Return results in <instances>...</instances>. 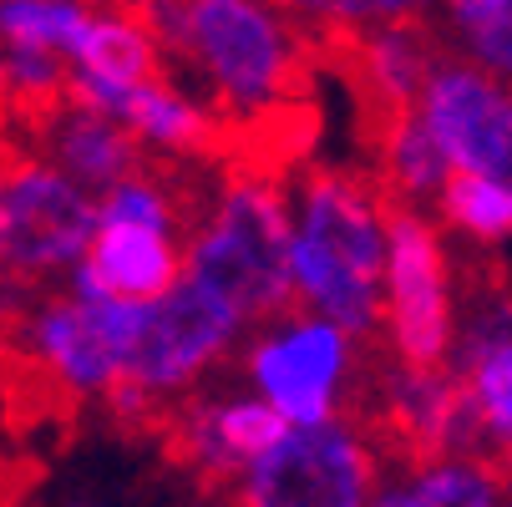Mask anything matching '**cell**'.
<instances>
[{"label":"cell","mask_w":512,"mask_h":507,"mask_svg":"<svg viewBox=\"0 0 512 507\" xmlns=\"http://www.w3.org/2000/svg\"><path fill=\"white\" fill-rule=\"evenodd\" d=\"M386 203L345 173H310L300 188V224L289 239V279L325 325L345 340L371 335L381 320Z\"/></svg>","instance_id":"1"},{"label":"cell","mask_w":512,"mask_h":507,"mask_svg":"<svg viewBox=\"0 0 512 507\" xmlns=\"http://www.w3.org/2000/svg\"><path fill=\"white\" fill-rule=\"evenodd\" d=\"M289 239L295 219L264 178H239L213 203L198 244L188 249L183 274L234 310V320H279L295 305V279H289Z\"/></svg>","instance_id":"2"},{"label":"cell","mask_w":512,"mask_h":507,"mask_svg":"<svg viewBox=\"0 0 512 507\" xmlns=\"http://www.w3.org/2000/svg\"><path fill=\"white\" fill-rule=\"evenodd\" d=\"M183 66L203 71L218 102L234 112H259L295 87L300 46L289 26L249 0H198L188 6V36L178 51Z\"/></svg>","instance_id":"3"},{"label":"cell","mask_w":512,"mask_h":507,"mask_svg":"<svg viewBox=\"0 0 512 507\" xmlns=\"http://www.w3.org/2000/svg\"><path fill=\"white\" fill-rule=\"evenodd\" d=\"M97 239V198L41 158L0 163V274L41 279L77 269Z\"/></svg>","instance_id":"4"},{"label":"cell","mask_w":512,"mask_h":507,"mask_svg":"<svg viewBox=\"0 0 512 507\" xmlns=\"http://www.w3.org/2000/svg\"><path fill=\"white\" fill-rule=\"evenodd\" d=\"M376 497V457L345 421L289 426L244 467L239 507H365Z\"/></svg>","instance_id":"5"},{"label":"cell","mask_w":512,"mask_h":507,"mask_svg":"<svg viewBox=\"0 0 512 507\" xmlns=\"http://www.w3.org/2000/svg\"><path fill=\"white\" fill-rule=\"evenodd\" d=\"M239 335L234 310L203 289L193 274H178V284L163 300L142 305L137 335L122 355V376L127 386H137L142 396H163V391H183L203 366H213Z\"/></svg>","instance_id":"6"},{"label":"cell","mask_w":512,"mask_h":507,"mask_svg":"<svg viewBox=\"0 0 512 507\" xmlns=\"http://www.w3.org/2000/svg\"><path fill=\"white\" fill-rule=\"evenodd\" d=\"M416 117L431 132L452 173L492 178L512 188V87L472 61H436L416 97Z\"/></svg>","instance_id":"7"},{"label":"cell","mask_w":512,"mask_h":507,"mask_svg":"<svg viewBox=\"0 0 512 507\" xmlns=\"http://www.w3.org/2000/svg\"><path fill=\"white\" fill-rule=\"evenodd\" d=\"M386 310L406 371L442 366L452 350L447 259L431 224L411 208H386Z\"/></svg>","instance_id":"8"},{"label":"cell","mask_w":512,"mask_h":507,"mask_svg":"<svg viewBox=\"0 0 512 507\" xmlns=\"http://www.w3.org/2000/svg\"><path fill=\"white\" fill-rule=\"evenodd\" d=\"M345 366H350V340L325 320H305L264 335L254 345L249 376L264 391V406L279 411L284 426H320L335 421V391Z\"/></svg>","instance_id":"9"},{"label":"cell","mask_w":512,"mask_h":507,"mask_svg":"<svg viewBox=\"0 0 512 507\" xmlns=\"http://www.w3.org/2000/svg\"><path fill=\"white\" fill-rule=\"evenodd\" d=\"M183 274V254L173 239L142 229H97L87 259L71 269V300H122L153 305Z\"/></svg>","instance_id":"10"},{"label":"cell","mask_w":512,"mask_h":507,"mask_svg":"<svg viewBox=\"0 0 512 507\" xmlns=\"http://www.w3.org/2000/svg\"><path fill=\"white\" fill-rule=\"evenodd\" d=\"M41 142H46V168H56L66 183H77L87 198L92 193H112L117 183L142 173L137 137L122 132L117 122L97 117V112L71 107V102L46 112Z\"/></svg>","instance_id":"11"},{"label":"cell","mask_w":512,"mask_h":507,"mask_svg":"<svg viewBox=\"0 0 512 507\" xmlns=\"http://www.w3.org/2000/svg\"><path fill=\"white\" fill-rule=\"evenodd\" d=\"M26 345L41 366L71 391H112L122 376V360L102 335L97 315L77 300H46L26 320Z\"/></svg>","instance_id":"12"},{"label":"cell","mask_w":512,"mask_h":507,"mask_svg":"<svg viewBox=\"0 0 512 507\" xmlns=\"http://www.w3.org/2000/svg\"><path fill=\"white\" fill-rule=\"evenodd\" d=\"M401 16L411 11H396L386 16L376 31H355V46H350V71L365 82V97L371 107H381V132L416 107L426 77H431V46L416 26H396Z\"/></svg>","instance_id":"13"},{"label":"cell","mask_w":512,"mask_h":507,"mask_svg":"<svg viewBox=\"0 0 512 507\" xmlns=\"http://www.w3.org/2000/svg\"><path fill=\"white\" fill-rule=\"evenodd\" d=\"M279 411H269L264 401H229V406H198L183 426V452L203 467V472H234L259 462L279 437H284Z\"/></svg>","instance_id":"14"},{"label":"cell","mask_w":512,"mask_h":507,"mask_svg":"<svg viewBox=\"0 0 512 507\" xmlns=\"http://www.w3.org/2000/svg\"><path fill=\"white\" fill-rule=\"evenodd\" d=\"M71 71H87V77H102L117 87H142L158 71V46L148 26L137 21V11H92L87 36L77 56H71Z\"/></svg>","instance_id":"15"},{"label":"cell","mask_w":512,"mask_h":507,"mask_svg":"<svg viewBox=\"0 0 512 507\" xmlns=\"http://www.w3.org/2000/svg\"><path fill=\"white\" fill-rule=\"evenodd\" d=\"M117 127L148 137L153 148H168V153H198L213 142V117L183 97L178 87H163V82H142V87H127L122 97V112H117Z\"/></svg>","instance_id":"16"},{"label":"cell","mask_w":512,"mask_h":507,"mask_svg":"<svg viewBox=\"0 0 512 507\" xmlns=\"http://www.w3.org/2000/svg\"><path fill=\"white\" fill-rule=\"evenodd\" d=\"M365 507H497V472L482 462H431Z\"/></svg>","instance_id":"17"},{"label":"cell","mask_w":512,"mask_h":507,"mask_svg":"<svg viewBox=\"0 0 512 507\" xmlns=\"http://www.w3.org/2000/svg\"><path fill=\"white\" fill-rule=\"evenodd\" d=\"M92 11L71 0H0V46H36L61 61L77 56Z\"/></svg>","instance_id":"18"},{"label":"cell","mask_w":512,"mask_h":507,"mask_svg":"<svg viewBox=\"0 0 512 507\" xmlns=\"http://www.w3.org/2000/svg\"><path fill=\"white\" fill-rule=\"evenodd\" d=\"M381 163H386V183L401 193V198H426V193H442L452 168L447 158L436 153L431 132L421 127L416 107L401 112L391 127H386V142H381Z\"/></svg>","instance_id":"19"},{"label":"cell","mask_w":512,"mask_h":507,"mask_svg":"<svg viewBox=\"0 0 512 507\" xmlns=\"http://www.w3.org/2000/svg\"><path fill=\"white\" fill-rule=\"evenodd\" d=\"M442 198V213L452 229H467L472 239H507L512 234V188L472 173H452Z\"/></svg>","instance_id":"20"},{"label":"cell","mask_w":512,"mask_h":507,"mask_svg":"<svg viewBox=\"0 0 512 507\" xmlns=\"http://www.w3.org/2000/svg\"><path fill=\"white\" fill-rule=\"evenodd\" d=\"M183 224L178 203L168 198L163 183L153 178H127L117 183L112 193H102L97 203V229H142V234H158V239H173V229Z\"/></svg>","instance_id":"21"},{"label":"cell","mask_w":512,"mask_h":507,"mask_svg":"<svg viewBox=\"0 0 512 507\" xmlns=\"http://www.w3.org/2000/svg\"><path fill=\"white\" fill-rule=\"evenodd\" d=\"M0 61H6V97L21 107H61L66 97V77L71 61H61L56 51H36V46H0Z\"/></svg>","instance_id":"22"},{"label":"cell","mask_w":512,"mask_h":507,"mask_svg":"<svg viewBox=\"0 0 512 507\" xmlns=\"http://www.w3.org/2000/svg\"><path fill=\"white\" fill-rule=\"evenodd\" d=\"M16 315H21V289H16V279L0 274V330H6Z\"/></svg>","instance_id":"23"},{"label":"cell","mask_w":512,"mask_h":507,"mask_svg":"<svg viewBox=\"0 0 512 507\" xmlns=\"http://www.w3.org/2000/svg\"><path fill=\"white\" fill-rule=\"evenodd\" d=\"M497 477H507V492H512V447L497 457Z\"/></svg>","instance_id":"24"},{"label":"cell","mask_w":512,"mask_h":507,"mask_svg":"<svg viewBox=\"0 0 512 507\" xmlns=\"http://www.w3.org/2000/svg\"><path fill=\"white\" fill-rule=\"evenodd\" d=\"M0 97H6V61H0Z\"/></svg>","instance_id":"25"}]
</instances>
